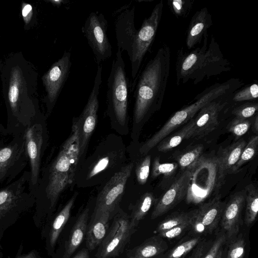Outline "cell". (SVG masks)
<instances>
[{"label": "cell", "instance_id": "6da1fadb", "mask_svg": "<svg viewBox=\"0 0 258 258\" xmlns=\"http://www.w3.org/2000/svg\"><path fill=\"white\" fill-rule=\"evenodd\" d=\"M38 72L21 51L0 60L2 94L7 114V130L14 136L43 114L38 98Z\"/></svg>", "mask_w": 258, "mask_h": 258}, {"label": "cell", "instance_id": "7a4b0ae2", "mask_svg": "<svg viewBox=\"0 0 258 258\" xmlns=\"http://www.w3.org/2000/svg\"><path fill=\"white\" fill-rule=\"evenodd\" d=\"M80 160V142L77 124L73 118L71 132L61 145L47 173L39 178L34 191L35 211L33 216L39 227L46 215L55 208L61 194L74 183Z\"/></svg>", "mask_w": 258, "mask_h": 258}, {"label": "cell", "instance_id": "3957f363", "mask_svg": "<svg viewBox=\"0 0 258 258\" xmlns=\"http://www.w3.org/2000/svg\"><path fill=\"white\" fill-rule=\"evenodd\" d=\"M171 51L164 44L139 73L133 90L135 102L131 138L138 140L142 126L162 105L170 74Z\"/></svg>", "mask_w": 258, "mask_h": 258}, {"label": "cell", "instance_id": "277c9868", "mask_svg": "<svg viewBox=\"0 0 258 258\" xmlns=\"http://www.w3.org/2000/svg\"><path fill=\"white\" fill-rule=\"evenodd\" d=\"M126 151L121 136L108 135L78 164L73 183L88 188L106 182L126 164Z\"/></svg>", "mask_w": 258, "mask_h": 258}, {"label": "cell", "instance_id": "5b68a950", "mask_svg": "<svg viewBox=\"0 0 258 258\" xmlns=\"http://www.w3.org/2000/svg\"><path fill=\"white\" fill-rule=\"evenodd\" d=\"M231 70L229 61L221 51L214 36L208 44V33L203 37L202 45L191 51L178 49L175 61L176 84L192 81L194 85Z\"/></svg>", "mask_w": 258, "mask_h": 258}, {"label": "cell", "instance_id": "8992f818", "mask_svg": "<svg viewBox=\"0 0 258 258\" xmlns=\"http://www.w3.org/2000/svg\"><path fill=\"white\" fill-rule=\"evenodd\" d=\"M130 85L120 49H117L107 82L106 109L111 127L120 136L128 134V94Z\"/></svg>", "mask_w": 258, "mask_h": 258}, {"label": "cell", "instance_id": "52a82bcc", "mask_svg": "<svg viewBox=\"0 0 258 258\" xmlns=\"http://www.w3.org/2000/svg\"><path fill=\"white\" fill-rule=\"evenodd\" d=\"M30 177V171H25L0 190V227L5 231L35 204L34 193L29 187Z\"/></svg>", "mask_w": 258, "mask_h": 258}, {"label": "cell", "instance_id": "ba28073f", "mask_svg": "<svg viewBox=\"0 0 258 258\" xmlns=\"http://www.w3.org/2000/svg\"><path fill=\"white\" fill-rule=\"evenodd\" d=\"M163 9V4L161 1L155 5L151 15L144 20L133 39L128 55L131 62V76L133 79L131 91H133L144 58L154 41L162 18Z\"/></svg>", "mask_w": 258, "mask_h": 258}, {"label": "cell", "instance_id": "9c48e42d", "mask_svg": "<svg viewBox=\"0 0 258 258\" xmlns=\"http://www.w3.org/2000/svg\"><path fill=\"white\" fill-rule=\"evenodd\" d=\"M217 98V94L214 89H205L196 96L194 102L175 112L158 132L147 140L139 148L140 154L147 155L164 138L190 121L201 108Z\"/></svg>", "mask_w": 258, "mask_h": 258}, {"label": "cell", "instance_id": "30bf717a", "mask_svg": "<svg viewBox=\"0 0 258 258\" xmlns=\"http://www.w3.org/2000/svg\"><path fill=\"white\" fill-rule=\"evenodd\" d=\"M110 228L97 251L96 258H113L123 251L136 226L130 216L118 208L113 215Z\"/></svg>", "mask_w": 258, "mask_h": 258}, {"label": "cell", "instance_id": "8fae6325", "mask_svg": "<svg viewBox=\"0 0 258 258\" xmlns=\"http://www.w3.org/2000/svg\"><path fill=\"white\" fill-rule=\"evenodd\" d=\"M46 119V116L42 114L24 132L26 148L30 165L29 187L34 193L40 178L42 157L48 141Z\"/></svg>", "mask_w": 258, "mask_h": 258}, {"label": "cell", "instance_id": "7c38bea8", "mask_svg": "<svg viewBox=\"0 0 258 258\" xmlns=\"http://www.w3.org/2000/svg\"><path fill=\"white\" fill-rule=\"evenodd\" d=\"M28 162L24 133L14 136L9 143H1L0 185L13 181Z\"/></svg>", "mask_w": 258, "mask_h": 258}, {"label": "cell", "instance_id": "4fadbf2b", "mask_svg": "<svg viewBox=\"0 0 258 258\" xmlns=\"http://www.w3.org/2000/svg\"><path fill=\"white\" fill-rule=\"evenodd\" d=\"M102 67L98 66L92 89L80 115L74 117L78 128L80 163L86 157L88 144L96 127L99 109V95L102 83Z\"/></svg>", "mask_w": 258, "mask_h": 258}, {"label": "cell", "instance_id": "5bb4252c", "mask_svg": "<svg viewBox=\"0 0 258 258\" xmlns=\"http://www.w3.org/2000/svg\"><path fill=\"white\" fill-rule=\"evenodd\" d=\"M108 22L102 13H91L82 27V32L93 53L97 66L112 55V46L107 35Z\"/></svg>", "mask_w": 258, "mask_h": 258}, {"label": "cell", "instance_id": "9a60e30c", "mask_svg": "<svg viewBox=\"0 0 258 258\" xmlns=\"http://www.w3.org/2000/svg\"><path fill=\"white\" fill-rule=\"evenodd\" d=\"M71 66V52L66 51L41 78L45 90L43 102L46 106L47 116L49 115L53 109L69 77Z\"/></svg>", "mask_w": 258, "mask_h": 258}, {"label": "cell", "instance_id": "2e32d148", "mask_svg": "<svg viewBox=\"0 0 258 258\" xmlns=\"http://www.w3.org/2000/svg\"><path fill=\"white\" fill-rule=\"evenodd\" d=\"M133 167V162L126 164L105 183L97 195L94 211L116 212Z\"/></svg>", "mask_w": 258, "mask_h": 258}, {"label": "cell", "instance_id": "e0dca14e", "mask_svg": "<svg viewBox=\"0 0 258 258\" xmlns=\"http://www.w3.org/2000/svg\"><path fill=\"white\" fill-rule=\"evenodd\" d=\"M232 94L215 100L199 110L191 119L194 123L191 138L202 139L218 127L220 114L228 104V100Z\"/></svg>", "mask_w": 258, "mask_h": 258}, {"label": "cell", "instance_id": "ac0fdd59", "mask_svg": "<svg viewBox=\"0 0 258 258\" xmlns=\"http://www.w3.org/2000/svg\"><path fill=\"white\" fill-rule=\"evenodd\" d=\"M192 168L187 169L170 185L157 200L151 218L155 219L167 213L179 204L185 197L189 186Z\"/></svg>", "mask_w": 258, "mask_h": 258}, {"label": "cell", "instance_id": "d6986e66", "mask_svg": "<svg viewBox=\"0 0 258 258\" xmlns=\"http://www.w3.org/2000/svg\"><path fill=\"white\" fill-rule=\"evenodd\" d=\"M226 204L216 196L197 209L191 229L197 233H211L217 227Z\"/></svg>", "mask_w": 258, "mask_h": 258}, {"label": "cell", "instance_id": "ffe728a7", "mask_svg": "<svg viewBox=\"0 0 258 258\" xmlns=\"http://www.w3.org/2000/svg\"><path fill=\"white\" fill-rule=\"evenodd\" d=\"M135 6L125 5L118 10L115 21V31L118 48L128 55L138 30L135 26Z\"/></svg>", "mask_w": 258, "mask_h": 258}, {"label": "cell", "instance_id": "44dd1931", "mask_svg": "<svg viewBox=\"0 0 258 258\" xmlns=\"http://www.w3.org/2000/svg\"><path fill=\"white\" fill-rule=\"evenodd\" d=\"M245 197L244 189L236 192L231 196L224 209L221 218V226L229 239L234 238L239 232Z\"/></svg>", "mask_w": 258, "mask_h": 258}, {"label": "cell", "instance_id": "7402d4cb", "mask_svg": "<svg viewBox=\"0 0 258 258\" xmlns=\"http://www.w3.org/2000/svg\"><path fill=\"white\" fill-rule=\"evenodd\" d=\"M212 16L206 7L197 11L192 16L185 32V44L188 49L200 44L212 25Z\"/></svg>", "mask_w": 258, "mask_h": 258}, {"label": "cell", "instance_id": "603a6c76", "mask_svg": "<svg viewBox=\"0 0 258 258\" xmlns=\"http://www.w3.org/2000/svg\"><path fill=\"white\" fill-rule=\"evenodd\" d=\"M108 211H94L86 233L88 249L93 250L99 246L109 229V220L113 215Z\"/></svg>", "mask_w": 258, "mask_h": 258}, {"label": "cell", "instance_id": "cb8c5ba5", "mask_svg": "<svg viewBox=\"0 0 258 258\" xmlns=\"http://www.w3.org/2000/svg\"><path fill=\"white\" fill-rule=\"evenodd\" d=\"M77 195L78 192H75L50 222L47 229L44 230L42 233V235L46 239V244L49 253L52 252L60 234L69 219L71 210Z\"/></svg>", "mask_w": 258, "mask_h": 258}, {"label": "cell", "instance_id": "d4e9b609", "mask_svg": "<svg viewBox=\"0 0 258 258\" xmlns=\"http://www.w3.org/2000/svg\"><path fill=\"white\" fill-rule=\"evenodd\" d=\"M168 248V245L160 236H153L140 245L130 249L127 258H156Z\"/></svg>", "mask_w": 258, "mask_h": 258}, {"label": "cell", "instance_id": "484cf974", "mask_svg": "<svg viewBox=\"0 0 258 258\" xmlns=\"http://www.w3.org/2000/svg\"><path fill=\"white\" fill-rule=\"evenodd\" d=\"M89 209L86 208L78 217L65 244L63 258H70L83 241L86 233Z\"/></svg>", "mask_w": 258, "mask_h": 258}, {"label": "cell", "instance_id": "4316f807", "mask_svg": "<svg viewBox=\"0 0 258 258\" xmlns=\"http://www.w3.org/2000/svg\"><path fill=\"white\" fill-rule=\"evenodd\" d=\"M246 144L245 141L241 139L225 148L221 149L217 160L221 173H232L233 169L238 162Z\"/></svg>", "mask_w": 258, "mask_h": 258}, {"label": "cell", "instance_id": "83f0119b", "mask_svg": "<svg viewBox=\"0 0 258 258\" xmlns=\"http://www.w3.org/2000/svg\"><path fill=\"white\" fill-rule=\"evenodd\" d=\"M194 131L192 119L183 128L173 134H169L157 145L159 152H166L178 146L184 140L191 138Z\"/></svg>", "mask_w": 258, "mask_h": 258}, {"label": "cell", "instance_id": "f1b7e54d", "mask_svg": "<svg viewBox=\"0 0 258 258\" xmlns=\"http://www.w3.org/2000/svg\"><path fill=\"white\" fill-rule=\"evenodd\" d=\"M157 200L150 192L144 194L134 205L130 216L132 221L137 226L141 220L147 215Z\"/></svg>", "mask_w": 258, "mask_h": 258}, {"label": "cell", "instance_id": "f546056e", "mask_svg": "<svg viewBox=\"0 0 258 258\" xmlns=\"http://www.w3.org/2000/svg\"><path fill=\"white\" fill-rule=\"evenodd\" d=\"M246 192L244 222L247 226L255 220L258 212V190L253 184H248L244 189Z\"/></svg>", "mask_w": 258, "mask_h": 258}, {"label": "cell", "instance_id": "4dcf8cb0", "mask_svg": "<svg viewBox=\"0 0 258 258\" xmlns=\"http://www.w3.org/2000/svg\"><path fill=\"white\" fill-rule=\"evenodd\" d=\"M197 209L188 212H175L167 216L158 225L155 231L158 233L163 231L169 230L188 220L194 218L197 213Z\"/></svg>", "mask_w": 258, "mask_h": 258}, {"label": "cell", "instance_id": "1f68e13d", "mask_svg": "<svg viewBox=\"0 0 258 258\" xmlns=\"http://www.w3.org/2000/svg\"><path fill=\"white\" fill-rule=\"evenodd\" d=\"M200 241V237L189 239L180 243L156 258H180L191 250Z\"/></svg>", "mask_w": 258, "mask_h": 258}, {"label": "cell", "instance_id": "d6a6232c", "mask_svg": "<svg viewBox=\"0 0 258 258\" xmlns=\"http://www.w3.org/2000/svg\"><path fill=\"white\" fill-rule=\"evenodd\" d=\"M178 165L176 163H161L160 158L156 157L153 162L152 169V177L156 178L162 175L164 180H168L173 178Z\"/></svg>", "mask_w": 258, "mask_h": 258}, {"label": "cell", "instance_id": "836d02e7", "mask_svg": "<svg viewBox=\"0 0 258 258\" xmlns=\"http://www.w3.org/2000/svg\"><path fill=\"white\" fill-rule=\"evenodd\" d=\"M258 149V136L252 137L246 144L240 157L234 166L232 173L238 172L239 169L246 163L252 160L256 155Z\"/></svg>", "mask_w": 258, "mask_h": 258}, {"label": "cell", "instance_id": "e575fe53", "mask_svg": "<svg viewBox=\"0 0 258 258\" xmlns=\"http://www.w3.org/2000/svg\"><path fill=\"white\" fill-rule=\"evenodd\" d=\"M203 152V146L202 145H196L179 156L177 159L178 165L182 170L192 167L201 156Z\"/></svg>", "mask_w": 258, "mask_h": 258}, {"label": "cell", "instance_id": "d590c367", "mask_svg": "<svg viewBox=\"0 0 258 258\" xmlns=\"http://www.w3.org/2000/svg\"><path fill=\"white\" fill-rule=\"evenodd\" d=\"M194 2V0H169L167 6L176 18H185L190 14Z\"/></svg>", "mask_w": 258, "mask_h": 258}, {"label": "cell", "instance_id": "8d00e7d4", "mask_svg": "<svg viewBox=\"0 0 258 258\" xmlns=\"http://www.w3.org/2000/svg\"><path fill=\"white\" fill-rule=\"evenodd\" d=\"M257 97L258 85L256 83H253L234 92L231 100L236 102L252 101Z\"/></svg>", "mask_w": 258, "mask_h": 258}, {"label": "cell", "instance_id": "74e56055", "mask_svg": "<svg viewBox=\"0 0 258 258\" xmlns=\"http://www.w3.org/2000/svg\"><path fill=\"white\" fill-rule=\"evenodd\" d=\"M250 125L251 122L247 119L235 117L229 123L227 129L236 139H238L247 132Z\"/></svg>", "mask_w": 258, "mask_h": 258}, {"label": "cell", "instance_id": "f35d334b", "mask_svg": "<svg viewBox=\"0 0 258 258\" xmlns=\"http://www.w3.org/2000/svg\"><path fill=\"white\" fill-rule=\"evenodd\" d=\"M151 156L146 155L137 164L136 175L139 184L144 185L148 179L151 165Z\"/></svg>", "mask_w": 258, "mask_h": 258}, {"label": "cell", "instance_id": "ab89813d", "mask_svg": "<svg viewBox=\"0 0 258 258\" xmlns=\"http://www.w3.org/2000/svg\"><path fill=\"white\" fill-rule=\"evenodd\" d=\"M257 110V102L250 101L234 108L231 113L235 117L247 119L254 115Z\"/></svg>", "mask_w": 258, "mask_h": 258}, {"label": "cell", "instance_id": "60d3db41", "mask_svg": "<svg viewBox=\"0 0 258 258\" xmlns=\"http://www.w3.org/2000/svg\"><path fill=\"white\" fill-rule=\"evenodd\" d=\"M195 217L169 230L160 232L158 233V235L162 238L168 239H173L177 237L185 232L186 231L191 229L192 221Z\"/></svg>", "mask_w": 258, "mask_h": 258}, {"label": "cell", "instance_id": "b9f144b4", "mask_svg": "<svg viewBox=\"0 0 258 258\" xmlns=\"http://www.w3.org/2000/svg\"><path fill=\"white\" fill-rule=\"evenodd\" d=\"M245 242L241 236L234 239L229 245L226 258H243Z\"/></svg>", "mask_w": 258, "mask_h": 258}, {"label": "cell", "instance_id": "7bdbcfd3", "mask_svg": "<svg viewBox=\"0 0 258 258\" xmlns=\"http://www.w3.org/2000/svg\"><path fill=\"white\" fill-rule=\"evenodd\" d=\"M21 14L24 24V27L25 29L29 30L35 21V12L33 6L30 4L23 2Z\"/></svg>", "mask_w": 258, "mask_h": 258}, {"label": "cell", "instance_id": "ee69618b", "mask_svg": "<svg viewBox=\"0 0 258 258\" xmlns=\"http://www.w3.org/2000/svg\"><path fill=\"white\" fill-rule=\"evenodd\" d=\"M226 239V236L225 234H221L217 237L205 256L203 258H216L219 251L221 249Z\"/></svg>", "mask_w": 258, "mask_h": 258}, {"label": "cell", "instance_id": "f6af8a7d", "mask_svg": "<svg viewBox=\"0 0 258 258\" xmlns=\"http://www.w3.org/2000/svg\"><path fill=\"white\" fill-rule=\"evenodd\" d=\"M23 246L21 244L14 258H42L39 252L36 249H32L30 251L23 253Z\"/></svg>", "mask_w": 258, "mask_h": 258}, {"label": "cell", "instance_id": "bcb514c9", "mask_svg": "<svg viewBox=\"0 0 258 258\" xmlns=\"http://www.w3.org/2000/svg\"><path fill=\"white\" fill-rule=\"evenodd\" d=\"M204 244H200L199 246L196 248L195 252L190 258H203L204 255Z\"/></svg>", "mask_w": 258, "mask_h": 258}, {"label": "cell", "instance_id": "7dc6e473", "mask_svg": "<svg viewBox=\"0 0 258 258\" xmlns=\"http://www.w3.org/2000/svg\"><path fill=\"white\" fill-rule=\"evenodd\" d=\"M73 258H90L88 249L86 248L82 249Z\"/></svg>", "mask_w": 258, "mask_h": 258}, {"label": "cell", "instance_id": "c3c4849f", "mask_svg": "<svg viewBox=\"0 0 258 258\" xmlns=\"http://www.w3.org/2000/svg\"><path fill=\"white\" fill-rule=\"evenodd\" d=\"M253 131L255 133H257L258 131V115H256L254 118L253 122Z\"/></svg>", "mask_w": 258, "mask_h": 258}, {"label": "cell", "instance_id": "681fc988", "mask_svg": "<svg viewBox=\"0 0 258 258\" xmlns=\"http://www.w3.org/2000/svg\"><path fill=\"white\" fill-rule=\"evenodd\" d=\"M5 230L0 227V249H1V241L4 235Z\"/></svg>", "mask_w": 258, "mask_h": 258}, {"label": "cell", "instance_id": "f907efd6", "mask_svg": "<svg viewBox=\"0 0 258 258\" xmlns=\"http://www.w3.org/2000/svg\"><path fill=\"white\" fill-rule=\"evenodd\" d=\"M216 258H222V249H220V250L219 251V252L218 253V255H217Z\"/></svg>", "mask_w": 258, "mask_h": 258}, {"label": "cell", "instance_id": "816d5d0a", "mask_svg": "<svg viewBox=\"0 0 258 258\" xmlns=\"http://www.w3.org/2000/svg\"><path fill=\"white\" fill-rule=\"evenodd\" d=\"M0 258H4L3 253L1 250V249H0Z\"/></svg>", "mask_w": 258, "mask_h": 258}]
</instances>
